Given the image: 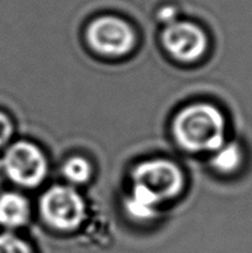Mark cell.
Segmentation results:
<instances>
[{
  "label": "cell",
  "instance_id": "6",
  "mask_svg": "<svg viewBox=\"0 0 252 253\" xmlns=\"http://www.w3.org/2000/svg\"><path fill=\"white\" fill-rule=\"evenodd\" d=\"M162 46L170 57L182 63L199 61L208 49V37L199 25L190 21H175L166 25Z\"/></svg>",
  "mask_w": 252,
  "mask_h": 253
},
{
  "label": "cell",
  "instance_id": "11",
  "mask_svg": "<svg viewBox=\"0 0 252 253\" xmlns=\"http://www.w3.org/2000/svg\"><path fill=\"white\" fill-rule=\"evenodd\" d=\"M0 253H36L30 242L14 234H0Z\"/></svg>",
  "mask_w": 252,
  "mask_h": 253
},
{
  "label": "cell",
  "instance_id": "5",
  "mask_svg": "<svg viewBox=\"0 0 252 253\" xmlns=\"http://www.w3.org/2000/svg\"><path fill=\"white\" fill-rule=\"evenodd\" d=\"M5 173L24 188L39 187L48 170L47 160L41 148L30 141H17L6 150L2 160Z\"/></svg>",
  "mask_w": 252,
  "mask_h": 253
},
{
  "label": "cell",
  "instance_id": "3",
  "mask_svg": "<svg viewBox=\"0 0 252 253\" xmlns=\"http://www.w3.org/2000/svg\"><path fill=\"white\" fill-rule=\"evenodd\" d=\"M85 40L95 53L105 57L127 56L136 46V34L131 25L114 15L93 20L85 30Z\"/></svg>",
  "mask_w": 252,
  "mask_h": 253
},
{
  "label": "cell",
  "instance_id": "9",
  "mask_svg": "<svg viewBox=\"0 0 252 253\" xmlns=\"http://www.w3.org/2000/svg\"><path fill=\"white\" fill-rule=\"evenodd\" d=\"M244 163V151L237 142H225L211 156V166L221 174H234Z\"/></svg>",
  "mask_w": 252,
  "mask_h": 253
},
{
  "label": "cell",
  "instance_id": "8",
  "mask_svg": "<svg viewBox=\"0 0 252 253\" xmlns=\"http://www.w3.org/2000/svg\"><path fill=\"white\" fill-rule=\"evenodd\" d=\"M161 203L157 198L142 185L132 184L131 194L125 200V211L128 216L138 221H148L155 219Z\"/></svg>",
  "mask_w": 252,
  "mask_h": 253
},
{
  "label": "cell",
  "instance_id": "7",
  "mask_svg": "<svg viewBox=\"0 0 252 253\" xmlns=\"http://www.w3.org/2000/svg\"><path fill=\"white\" fill-rule=\"evenodd\" d=\"M29 200L17 193L0 195V225L7 229L25 226L30 219Z\"/></svg>",
  "mask_w": 252,
  "mask_h": 253
},
{
  "label": "cell",
  "instance_id": "12",
  "mask_svg": "<svg viewBox=\"0 0 252 253\" xmlns=\"http://www.w3.org/2000/svg\"><path fill=\"white\" fill-rule=\"evenodd\" d=\"M14 133V125L6 114L0 111V147L6 145L12 137Z\"/></svg>",
  "mask_w": 252,
  "mask_h": 253
},
{
  "label": "cell",
  "instance_id": "13",
  "mask_svg": "<svg viewBox=\"0 0 252 253\" xmlns=\"http://www.w3.org/2000/svg\"><path fill=\"white\" fill-rule=\"evenodd\" d=\"M158 17H160V20L163 24L168 25L177 20V11H175L174 7L165 6L158 11Z\"/></svg>",
  "mask_w": 252,
  "mask_h": 253
},
{
  "label": "cell",
  "instance_id": "4",
  "mask_svg": "<svg viewBox=\"0 0 252 253\" xmlns=\"http://www.w3.org/2000/svg\"><path fill=\"white\" fill-rule=\"evenodd\" d=\"M132 184L142 185L162 203L178 197L184 188V174L174 162L153 158L140 162L131 172Z\"/></svg>",
  "mask_w": 252,
  "mask_h": 253
},
{
  "label": "cell",
  "instance_id": "2",
  "mask_svg": "<svg viewBox=\"0 0 252 253\" xmlns=\"http://www.w3.org/2000/svg\"><path fill=\"white\" fill-rule=\"evenodd\" d=\"M39 208L43 221L59 232L79 229L86 214L83 197L71 185H53L47 189L40 199Z\"/></svg>",
  "mask_w": 252,
  "mask_h": 253
},
{
  "label": "cell",
  "instance_id": "10",
  "mask_svg": "<svg viewBox=\"0 0 252 253\" xmlns=\"http://www.w3.org/2000/svg\"><path fill=\"white\" fill-rule=\"evenodd\" d=\"M62 174L72 184H85L93 175V167L86 158L73 156L64 162Z\"/></svg>",
  "mask_w": 252,
  "mask_h": 253
},
{
  "label": "cell",
  "instance_id": "1",
  "mask_svg": "<svg viewBox=\"0 0 252 253\" xmlns=\"http://www.w3.org/2000/svg\"><path fill=\"white\" fill-rule=\"evenodd\" d=\"M172 133L177 145L187 152L212 153L226 142V120L217 106L193 103L175 114Z\"/></svg>",
  "mask_w": 252,
  "mask_h": 253
}]
</instances>
